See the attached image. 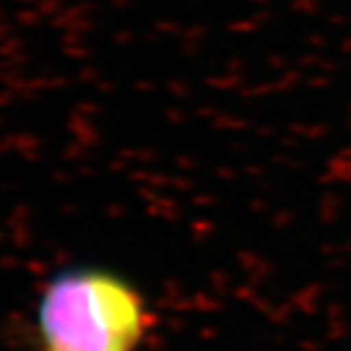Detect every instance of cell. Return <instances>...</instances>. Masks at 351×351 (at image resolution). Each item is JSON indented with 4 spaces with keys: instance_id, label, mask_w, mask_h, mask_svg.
I'll return each instance as SVG.
<instances>
[{
    "instance_id": "1",
    "label": "cell",
    "mask_w": 351,
    "mask_h": 351,
    "mask_svg": "<svg viewBox=\"0 0 351 351\" xmlns=\"http://www.w3.org/2000/svg\"><path fill=\"white\" fill-rule=\"evenodd\" d=\"M148 326L140 292L99 269L58 275L38 307L43 351H136Z\"/></svg>"
}]
</instances>
